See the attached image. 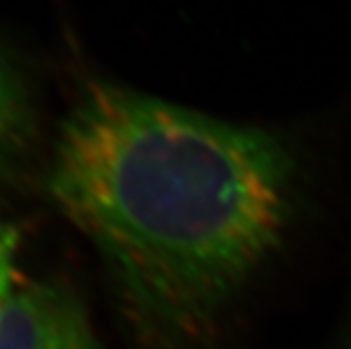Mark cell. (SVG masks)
Listing matches in <instances>:
<instances>
[{
    "label": "cell",
    "mask_w": 351,
    "mask_h": 349,
    "mask_svg": "<svg viewBox=\"0 0 351 349\" xmlns=\"http://www.w3.org/2000/svg\"><path fill=\"white\" fill-rule=\"evenodd\" d=\"M297 163L280 137L114 82L63 120L49 192L162 337L210 326L280 248Z\"/></svg>",
    "instance_id": "6da1fadb"
},
{
    "label": "cell",
    "mask_w": 351,
    "mask_h": 349,
    "mask_svg": "<svg viewBox=\"0 0 351 349\" xmlns=\"http://www.w3.org/2000/svg\"><path fill=\"white\" fill-rule=\"evenodd\" d=\"M0 349H104L80 299L61 282L17 289L0 311Z\"/></svg>",
    "instance_id": "7a4b0ae2"
},
{
    "label": "cell",
    "mask_w": 351,
    "mask_h": 349,
    "mask_svg": "<svg viewBox=\"0 0 351 349\" xmlns=\"http://www.w3.org/2000/svg\"><path fill=\"white\" fill-rule=\"evenodd\" d=\"M36 131V110L25 76L0 47V165L25 152Z\"/></svg>",
    "instance_id": "3957f363"
},
{
    "label": "cell",
    "mask_w": 351,
    "mask_h": 349,
    "mask_svg": "<svg viewBox=\"0 0 351 349\" xmlns=\"http://www.w3.org/2000/svg\"><path fill=\"white\" fill-rule=\"evenodd\" d=\"M19 234L13 224L0 219V311L17 291V259H19Z\"/></svg>",
    "instance_id": "277c9868"
},
{
    "label": "cell",
    "mask_w": 351,
    "mask_h": 349,
    "mask_svg": "<svg viewBox=\"0 0 351 349\" xmlns=\"http://www.w3.org/2000/svg\"><path fill=\"white\" fill-rule=\"evenodd\" d=\"M343 349H351V333H349V337H347V341H345V347Z\"/></svg>",
    "instance_id": "5b68a950"
}]
</instances>
